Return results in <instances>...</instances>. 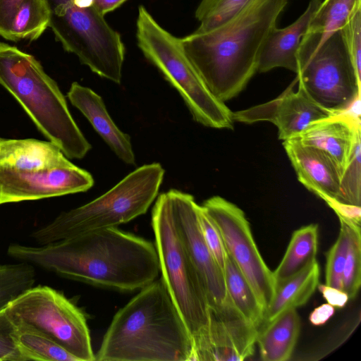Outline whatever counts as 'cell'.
Listing matches in <instances>:
<instances>
[{
    "label": "cell",
    "mask_w": 361,
    "mask_h": 361,
    "mask_svg": "<svg viewBox=\"0 0 361 361\" xmlns=\"http://www.w3.org/2000/svg\"><path fill=\"white\" fill-rule=\"evenodd\" d=\"M7 254L66 279L123 292L142 288L160 272L154 244L116 227L39 247L12 243Z\"/></svg>",
    "instance_id": "1"
},
{
    "label": "cell",
    "mask_w": 361,
    "mask_h": 361,
    "mask_svg": "<svg viewBox=\"0 0 361 361\" xmlns=\"http://www.w3.org/2000/svg\"><path fill=\"white\" fill-rule=\"evenodd\" d=\"M288 0H252L226 23L180 38L183 48L212 94L237 96L257 72L266 40Z\"/></svg>",
    "instance_id": "2"
},
{
    "label": "cell",
    "mask_w": 361,
    "mask_h": 361,
    "mask_svg": "<svg viewBox=\"0 0 361 361\" xmlns=\"http://www.w3.org/2000/svg\"><path fill=\"white\" fill-rule=\"evenodd\" d=\"M192 338L161 279L114 316L95 361H192Z\"/></svg>",
    "instance_id": "3"
},
{
    "label": "cell",
    "mask_w": 361,
    "mask_h": 361,
    "mask_svg": "<svg viewBox=\"0 0 361 361\" xmlns=\"http://www.w3.org/2000/svg\"><path fill=\"white\" fill-rule=\"evenodd\" d=\"M0 85L67 158L82 159L90 150L57 83L35 56L0 42Z\"/></svg>",
    "instance_id": "4"
},
{
    "label": "cell",
    "mask_w": 361,
    "mask_h": 361,
    "mask_svg": "<svg viewBox=\"0 0 361 361\" xmlns=\"http://www.w3.org/2000/svg\"><path fill=\"white\" fill-rule=\"evenodd\" d=\"M164 173L159 163L143 165L101 196L61 213L34 231L32 237L44 245L132 221L145 214L155 200Z\"/></svg>",
    "instance_id": "5"
},
{
    "label": "cell",
    "mask_w": 361,
    "mask_h": 361,
    "mask_svg": "<svg viewBox=\"0 0 361 361\" xmlns=\"http://www.w3.org/2000/svg\"><path fill=\"white\" fill-rule=\"evenodd\" d=\"M136 35L139 48L178 92L195 121L213 128H233V112L207 88L180 38L159 25L142 6L138 11Z\"/></svg>",
    "instance_id": "6"
},
{
    "label": "cell",
    "mask_w": 361,
    "mask_h": 361,
    "mask_svg": "<svg viewBox=\"0 0 361 361\" xmlns=\"http://www.w3.org/2000/svg\"><path fill=\"white\" fill-rule=\"evenodd\" d=\"M50 27L63 49L98 75L119 84L125 48L92 0H47Z\"/></svg>",
    "instance_id": "7"
},
{
    "label": "cell",
    "mask_w": 361,
    "mask_h": 361,
    "mask_svg": "<svg viewBox=\"0 0 361 361\" xmlns=\"http://www.w3.org/2000/svg\"><path fill=\"white\" fill-rule=\"evenodd\" d=\"M151 222L161 279L193 338L207 325L209 307L202 282L177 231L168 191L156 199Z\"/></svg>",
    "instance_id": "8"
},
{
    "label": "cell",
    "mask_w": 361,
    "mask_h": 361,
    "mask_svg": "<svg viewBox=\"0 0 361 361\" xmlns=\"http://www.w3.org/2000/svg\"><path fill=\"white\" fill-rule=\"evenodd\" d=\"M297 63L298 87L327 111L336 115L343 113L360 97L361 79L341 30L317 45L301 42Z\"/></svg>",
    "instance_id": "9"
},
{
    "label": "cell",
    "mask_w": 361,
    "mask_h": 361,
    "mask_svg": "<svg viewBox=\"0 0 361 361\" xmlns=\"http://www.w3.org/2000/svg\"><path fill=\"white\" fill-rule=\"evenodd\" d=\"M5 311L13 324H24L46 335L79 361H95L85 315L63 293L47 286H33Z\"/></svg>",
    "instance_id": "10"
},
{
    "label": "cell",
    "mask_w": 361,
    "mask_h": 361,
    "mask_svg": "<svg viewBox=\"0 0 361 361\" xmlns=\"http://www.w3.org/2000/svg\"><path fill=\"white\" fill-rule=\"evenodd\" d=\"M202 207L219 228L227 254L244 274L265 310L274 294L273 273L258 250L243 211L219 196L207 199Z\"/></svg>",
    "instance_id": "11"
},
{
    "label": "cell",
    "mask_w": 361,
    "mask_h": 361,
    "mask_svg": "<svg viewBox=\"0 0 361 361\" xmlns=\"http://www.w3.org/2000/svg\"><path fill=\"white\" fill-rule=\"evenodd\" d=\"M179 236L202 282L211 310L235 309L227 294L224 273L204 239L199 222V207L194 197L177 190L168 191Z\"/></svg>",
    "instance_id": "12"
},
{
    "label": "cell",
    "mask_w": 361,
    "mask_h": 361,
    "mask_svg": "<svg viewBox=\"0 0 361 361\" xmlns=\"http://www.w3.org/2000/svg\"><path fill=\"white\" fill-rule=\"evenodd\" d=\"M92 176L73 164L43 169L0 167V204L85 192Z\"/></svg>",
    "instance_id": "13"
},
{
    "label": "cell",
    "mask_w": 361,
    "mask_h": 361,
    "mask_svg": "<svg viewBox=\"0 0 361 361\" xmlns=\"http://www.w3.org/2000/svg\"><path fill=\"white\" fill-rule=\"evenodd\" d=\"M257 329L236 310H209L207 325L192 338V361H242L252 355Z\"/></svg>",
    "instance_id": "14"
},
{
    "label": "cell",
    "mask_w": 361,
    "mask_h": 361,
    "mask_svg": "<svg viewBox=\"0 0 361 361\" xmlns=\"http://www.w3.org/2000/svg\"><path fill=\"white\" fill-rule=\"evenodd\" d=\"M293 82L277 98L233 112V121L245 123L269 121L278 128L279 138L286 140L297 137L310 124L336 114L321 107L298 87L293 90Z\"/></svg>",
    "instance_id": "15"
},
{
    "label": "cell",
    "mask_w": 361,
    "mask_h": 361,
    "mask_svg": "<svg viewBox=\"0 0 361 361\" xmlns=\"http://www.w3.org/2000/svg\"><path fill=\"white\" fill-rule=\"evenodd\" d=\"M298 180L324 200H337L341 173L332 160L322 151L303 145L297 137L283 142Z\"/></svg>",
    "instance_id": "16"
},
{
    "label": "cell",
    "mask_w": 361,
    "mask_h": 361,
    "mask_svg": "<svg viewBox=\"0 0 361 361\" xmlns=\"http://www.w3.org/2000/svg\"><path fill=\"white\" fill-rule=\"evenodd\" d=\"M360 131V118L343 112L312 123L295 137L324 153L342 174Z\"/></svg>",
    "instance_id": "17"
},
{
    "label": "cell",
    "mask_w": 361,
    "mask_h": 361,
    "mask_svg": "<svg viewBox=\"0 0 361 361\" xmlns=\"http://www.w3.org/2000/svg\"><path fill=\"white\" fill-rule=\"evenodd\" d=\"M67 97L89 121L114 154L123 162L135 164V157L130 136L122 132L109 114L102 98L89 87L74 82Z\"/></svg>",
    "instance_id": "18"
},
{
    "label": "cell",
    "mask_w": 361,
    "mask_h": 361,
    "mask_svg": "<svg viewBox=\"0 0 361 361\" xmlns=\"http://www.w3.org/2000/svg\"><path fill=\"white\" fill-rule=\"evenodd\" d=\"M322 0H310L304 13L292 24L284 27H274L262 49L257 71L267 72L284 68L296 73L297 54L301 40Z\"/></svg>",
    "instance_id": "19"
},
{
    "label": "cell",
    "mask_w": 361,
    "mask_h": 361,
    "mask_svg": "<svg viewBox=\"0 0 361 361\" xmlns=\"http://www.w3.org/2000/svg\"><path fill=\"white\" fill-rule=\"evenodd\" d=\"M72 164L60 149L49 141L0 137V167L43 169Z\"/></svg>",
    "instance_id": "20"
},
{
    "label": "cell",
    "mask_w": 361,
    "mask_h": 361,
    "mask_svg": "<svg viewBox=\"0 0 361 361\" xmlns=\"http://www.w3.org/2000/svg\"><path fill=\"white\" fill-rule=\"evenodd\" d=\"M300 317L289 309L257 330L256 343L264 361H286L292 356L300 332Z\"/></svg>",
    "instance_id": "21"
},
{
    "label": "cell",
    "mask_w": 361,
    "mask_h": 361,
    "mask_svg": "<svg viewBox=\"0 0 361 361\" xmlns=\"http://www.w3.org/2000/svg\"><path fill=\"white\" fill-rule=\"evenodd\" d=\"M319 266L317 260L294 276L275 287L273 298L264 310V327L282 312L305 305L317 288ZM257 329V330H258Z\"/></svg>",
    "instance_id": "22"
},
{
    "label": "cell",
    "mask_w": 361,
    "mask_h": 361,
    "mask_svg": "<svg viewBox=\"0 0 361 361\" xmlns=\"http://www.w3.org/2000/svg\"><path fill=\"white\" fill-rule=\"evenodd\" d=\"M318 228L317 224H309L293 232L283 257L272 272L275 287L316 261Z\"/></svg>",
    "instance_id": "23"
},
{
    "label": "cell",
    "mask_w": 361,
    "mask_h": 361,
    "mask_svg": "<svg viewBox=\"0 0 361 361\" xmlns=\"http://www.w3.org/2000/svg\"><path fill=\"white\" fill-rule=\"evenodd\" d=\"M224 277L232 305L244 319L258 329L263 321L264 307L244 274L228 254Z\"/></svg>",
    "instance_id": "24"
},
{
    "label": "cell",
    "mask_w": 361,
    "mask_h": 361,
    "mask_svg": "<svg viewBox=\"0 0 361 361\" xmlns=\"http://www.w3.org/2000/svg\"><path fill=\"white\" fill-rule=\"evenodd\" d=\"M361 0H324L312 18L303 37L319 44L346 23L356 4Z\"/></svg>",
    "instance_id": "25"
},
{
    "label": "cell",
    "mask_w": 361,
    "mask_h": 361,
    "mask_svg": "<svg viewBox=\"0 0 361 361\" xmlns=\"http://www.w3.org/2000/svg\"><path fill=\"white\" fill-rule=\"evenodd\" d=\"M14 326L16 343L24 361H79L70 352L39 331L24 324Z\"/></svg>",
    "instance_id": "26"
},
{
    "label": "cell",
    "mask_w": 361,
    "mask_h": 361,
    "mask_svg": "<svg viewBox=\"0 0 361 361\" xmlns=\"http://www.w3.org/2000/svg\"><path fill=\"white\" fill-rule=\"evenodd\" d=\"M50 9L47 0H23L6 37V39L35 40L49 27Z\"/></svg>",
    "instance_id": "27"
},
{
    "label": "cell",
    "mask_w": 361,
    "mask_h": 361,
    "mask_svg": "<svg viewBox=\"0 0 361 361\" xmlns=\"http://www.w3.org/2000/svg\"><path fill=\"white\" fill-rule=\"evenodd\" d=\"M35 281L36 271L30 263L0 264V312L33 287Z\"/></svg>",
    "instance_id": "28"
},
{
    "label": "cell",
    "mask_w": 361,
    "mask_h": 361,
    "mask_svg": "<svg viewBox=\"0 0 361 361\" xmlns=\"http://www.w3.org/2000/svg\"><path fill=\"white\" fill-rule=\"evenodd\" d=\"M251 1L202 0L195 11V17L200 25L195 32H208L226 23Z\"/></svg>",
    "instance_id": "29"
},
{
    "label": "cell",
    "mask_w": 361,
    "mask_h": 361,
    "mask_svg": "<svg viewBox=\"0 0 361 361\" xmlns=\"http://www.w3.org/2000/svg\"><path fill=\"white\" fill-rule=\"evenodd\" d=\"M361 131L355 137L353 149L343 170L340 183V192L336 200L360 206L361 204Z\"/></svg>",
    "instance_id": "30"
},
{
    "label": "cell",
    "mask_w": 361,
    "mask_h": 361,
    "mask_svg": "<svg viewBox=\"0 0 361 361\" xmlns=\"http://www.w3.org/2000/svg\"><path fill=\"white\" fill-rule=\"evenodd\" d=\"M348 222L350 226V241L342 275V290L349 299H353L358 293L361 283V235L360 226Z\"/></svg>",
    "instance_id": "31"
},
{
    "label": "cell",
    "mask_w": 361,
    "mask_h": 361,
    "mask_svg": "<svg viewBox=\"0 0 361 361\" xmlns=\"http://www.w3.org/2000/svg\"><path fill=\"white\" fill-rule=\"evenodd\" d=\"M338 236L326 255V284L342 290V275L350 241V226L347 221L338 218Z\"/></svg>",
    "instance_id": "32"
},
{
    "label": "cell",
    "mask_w": 361,
    "mask_h": 361,
    "mask_svg": "<svg viewBox=\"0 0 361 361\" xmlns=\"http://www.w3.org/2000/svg\"><path fill=\"white\" fill-rule=\"evenodd\" d=\"M341 30L355 73L361 79V1Z\"/></svg>",
    "instance_id": "33"
},
{
    "label": "cell",
    "mask_w": 361,
    "mask_h": 361,
    "mask_svg": "<svg viewBox=\"0 0 361 361\" xmlns=\"http://www.w3.org/2000/svg\"><path fill=\"white\" fill-rule=\"evenodd\" d=\"M199 222L205 243L224 273L227 252L223 238L219 228L202 205L199 207Z\"/></svg>",
    "instance_id": "34"
},
{
    "label": "cell",
    "mask_w": 361,
    "mask_h": 361,
    "mask_svg": "<svg viewBox=\"0 0 361 361\" xmlns=\"http://www.w3.org/2000/svg\"><path fill=\"white\" fill-rule=\"evenodd\" d=\"M14 334L15 326L4 310L0 312V361H24Z\"/></svg>",
    "instance_id": "35"
},
{
    "label": "cell",
    "mask_w": 361,
    "mask_h": 361,
    "mask_svg": "<svg viewBox=\"0 0 361 361\" xmlns=\"http://www.w3.org/2000/svg\"><path fill=\"white\" fill-rule=\"evenodd\" d=\"M23 0H0V36L6 38Z\"/></svg>",
    "instance_id": "36"
},
{
    "label": "cell",
    "mask_w": 361,
    "mask_h": 361,
    "mask_svg": "<svg viewBox=\"0 0 361 361\" xmlns=\"http://www.w3.org/2000/svg\"><path fill=\"white\" fill-rule=\"evenodd\" d=\"M325 202L335 212L338 218L360 226V206L343 203L335 199H328Z\"/></svg>",
    "instance_id": "37"
},
{
    "label": "cell",
    "mask_w": 361,
    "mask_h": 361,
    "mask_svg": "<svg viewBox=\"0 0 361 361\" xmlns=\"http://www.w3.org/2000/svg\"><path fill=\"white\" fill-rule=\"evenodd\" d=\"M317 288L327 303L334 307H343L349 300L348 295L343 290L326 284H319Z\"/></svg>",
    "instance_id": "38"
},
{
    "label": "cell",
    "mask_w": 361,
    "mask_h": 361,
    "mask_svg": "<svg viewBox=\"0 0 361 361\" xmlns=\"http://www.w3.org/2000/svg\"><path fill=\"white\" fill-rule=\"evenodd\" d=\"M334 312L335 307L326 302L314 309L310 314L309 320L313 325H322L334 314Z\"/></svg>",
    "instance_id": "39"
},
{
    "label": "cell",
    "mask_w": 361,
    "mask_h": 361,
    "mask_svg": "<svg viewBox=\"0 0 361 361\" xmlns=\"http://www.w3.org/2000/svg\"><path fill=\"white\" fill-rule=\"evenodd\" d=\"M126 0H92V4L97 11L104 15L121 6Z\"/></svg>",
    "instance_id": "40"
}]
</instances>
